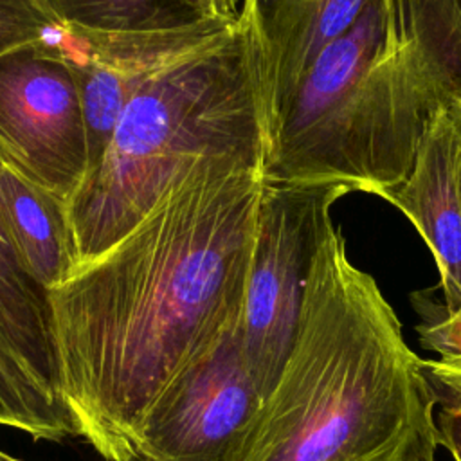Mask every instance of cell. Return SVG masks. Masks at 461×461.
<instances>
[{"instance_id":"14","label":"cell","mask_w":461,"mask_h":461,"mask_svg":"<svg viewBox=\"0 0 461 461\" xmlns=\"http://www.w3.org/2000/svg\"><path fill=\"white\" fill-rule=\"evenodd\" d=\"M0 425L32 439L61 441L76 436L72 418L56 409L0 351Z\"/></svg>"},{"instance_id":"17","label":"cell","mask_w":461,"mask_h":461,"mask_svg":"<svg viewBox=\"0 0 461 461\" xmlns=\"http://www.w3.org/2000/svg\"><path fill=\"white\" fill-rule=\"evenodd\" d=\"M439 358H447V360H452V362L461 364V333L457 335V339H456V342L452 344V348H450L448 351L441 353Z\"/></svg>"},{"instance_id":"12","label":"cell","mask_w":461,"mask_h":461,"mask_svg":"<svg viewBox=\"0 0 461 461\" xmlns=\"http://www.w3.org/2000/svg\"><path fill=\"white\" fill-rule=\"evenodd\" d=\"M0 209L27 272L49 292L79 267L68 203L0 162Z\"/></svg>"},{"instance_id":"10","label":"cell","mask_w":461,"mask_h":461,"mask_svg":"<svg viewBox=\"0 0 461 461\" xmlns=\"http://www.w3.org/2000/svg\"><path fill=\"white\" fill-rule=\"evenodd\" d=\"M367 0H243L267 140L319 54L344 34Z\"/></svg>"},{"instance_id":"6","label":"cell","mask_w":461,"mask_h":461,"mask_svg":"<svg viewBox=\"0 0 461 461\" xmlns=\"http://www.w3.org/2000/svg\"><path fill=\"white\" fill-rule=\"evenodd\" d=\"M238 324L207 342L153 400L135 436L139 461H241L263 396Z\"/></svg>"},{"instance_id":"5","label":"cell","mask_w":461,"mask_h":461,"mask_svg":"<svg viewBox=\"0 0 461 461\" xmlns=\"http://www.w3.org/2000/svg\"><path fill=\"white\" fill-rule=\"evenodd\" d=\"M342 184L263 182L238 337L263 396L274 389L292 351L306 283L328 234Z\"/></svg>"},{"instance_id":"18","label":"cell","mask_w":461,"mask_h":461,"mask_svg":"<svg viewBox=\"0 0 461 461\" xmlns=\"http://www.w3.org/2000/svg\"><path fill=\"white\" fill-rule=\"evenodd\" d=\"M0 461H25V459H20V457H14L4 450H0Z\"/></svg>"},{"instance_id":"11","label":"cell","mask_w":461,"mask_h":461,"mask_svg":"<svg viewBox=\"0 0 461 461\" xmlns=\"http://www.w3.org/2000/svg\"><path fill=\"white\" fill-rule=\"evenodd\" d=\"M0 351L56 409L68 414L61 400L49 292L23 267L2 209Z\"/></svg>"},{"instance_id":"3","label":"cell","mask_w":461,"mask_h":461,"mask_svg":"<svg viewBox=\"0 0 461 461\" xmlns=\"http://www.w3.org/2000/svg\"><path fill=\"white\" fill-rule=\"evenodd\" d=\"M461 103V0H367L304 74L267 140L263 182L378 194Z\"/></svg>"},{"instance_id":"2","label":"cell","mask_w":461,"mask_h":461,"mask_svg":"<svg viewBox=\"0 0 461 461\" xmlns=\"http://www.w3.org/2000/svg\"><path fill=\"white\" fill-rule=\"evenodd\" d=\"M436 403L425 360L335 227L241 461H436Z\"/></svg>"},{"instance_id":"16","label":"cell","mask_w":461,"mask_h":461,"mask_svg":"<svg viewBox=\"0 0 461 461\" xmlns=\"http://www.w3.org/2000/svg\"><path fill=\"white\" fill-rule=\"evenodd\" d=\"M58 25L40 0H0V54L40 40Z\"/></svg>"},{"instance_id":"8","label":"cell","mask_w":461,"mask_h":461,"mask_svg":"<svg viewBox=\"0 0 461 461\" xmlns=\"http://www.w3.org/2000/svg\"><path fill=\"white\" fill-rule=\"evenodd\" d=\"M230 23L234 22L205 20L176 31L139 34H106L58 25L47 32L79 92L88 173L103 160L122 110L148 77Z\"/></svg>"},{"instance_id":"15","label":"cell","mask_w":461,"mask_h":461,"mask_svg":"<svg viewBox=\"0 0 461 461\" xmlns=\"http://www.w3.org/2000/svg\"><path fill=\"white\" fill-rule=\"evenodd\" d=\"M425 364L439 405L436 414L439 445L454 461H461V364L447 358L425 360Z\"/></svg>"},{"instance_id":"7","label":"cell","mask_w":461,"mask_h":461,"mask_svg":"<svg viewBox=\"0 0 461 461\" xmlns=\"http://www.w3.org/2000/svg\"><path fill=\"white\" fill-rule=\"evenodd\" d=\"M0 162L67 203L88 175L79 92L47 34L0 54Z\"/></svg>"},{"instance_id":"1","label":"cell","mask_w":461,"mask_h":461,"mask_svg":"<svg viewBox=\"0 0 461 461\" xmlns=\"http://www.w3.org/2000/svg\"><path fill=\"white\" fill-rule=\"evenodd\" d=\"M263 176L203 157L119 243L49 290L61 400L106 461H139L137 429L169 380L241 319Z\"/></svg>"},{"instance_id":"13","label":"cell","mask_w":461,"mask_h":461,"mask_svg":"<svg viewBox=\"0 0 461 461\" xmlns=\"http://www.w3.org/2000/svg\"><path fill=\"white\" fill-rule=\"evenodd\" d=\"M61 27L106 34L164 32L205 22L185 0H40Z\"/></svg>"},{"instance_id":"9","label":"cell","mask_w":461,"mask_h":461,"mask_svg":"<svg viewBox=\"0 0 461 461\" xmlns=\"http://www.w3.org/2000/svg\"><path fill=\"white\" fill-rule=\"evenodd\" d=\"M378 196L412 221L436 259L443 319L421 335L441 355L461 333V103L438 115L407 178Z\"/></svg>"},{"instance_id":"4","label":"cell","mask_w":461,"mask_h":461,"mask_svg":"<svg viewBox=\"0 0 461 461\" xmlns=\"http://www.w3.org/2000/svg\"><path fill=\"white\" fill-rule=\"evenodd\" d=\"M265 153L256 59L241 16L151 74L122 110L103 160L68 202L79 267L131 232L200 158L229 157L263 173Z\"/></svg>"}]
</instances>
